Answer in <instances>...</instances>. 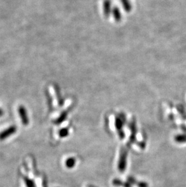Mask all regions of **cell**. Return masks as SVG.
<instances>
[{
  "label": "cell",
  "mask_w": 186,
  "mask_h": 187,
  "mask_svg": "<svg viewBox=\"0 0 186 187\" xmlns=\"http://www.w3.org/2000/svg\"><path fill=\"white\" fill-rule=\"evenodd\" d=\"M126 158H127V150L123 148L121 150L120 160L119 162V170L123 172L125 170L126 166Z\"/></svg>",
  "instance_id": "obj_1"
},
{
  "label": "cell",
  "mask_w": 186,
  "mask_h": 187,
  "mask_svg": "<svg viewBox=\"0 0 186 187\" xmlns=\"http://www.w3.org/2000/svg\"><path fill=\"white\" fill-rule=\"evenodd\" d=\"M16 129L17 128L16 126H12L2 131L0 133V141H3L11 136V135H12L16 131Z\"/></svg>",
  "instance_id": "obj_2"
},
{
  "label": "cell",
  "mask_w": 186,
  "mask_h": 187,
  "mask_svg": "<svg viewBox=\"0 0 186 187\" xmlns=\"http://www.w3.org/2000/svg\"><path fill=\"white\" fill-rule=\"evenodd\" d=\"M18 112H19V116L21 119V121L22 123H23V125L24 126H27L29 123V120H28V118L27 116V110L25 108V107L23 106H21L19 108H18Z\"/></svg>",
  "instance_id": "obj_3"
},
{
  "label": "cell",
  "mask_w": 186,
  "mask_h": 187,
  "mask_svg": "<svg viewBox=\"0 0 186 187\" xmlns=\"http://www.w3.org/2000/svg\"><path fill=\"white\" fill-rule=\"evenodd\" d=\"M113 184L116 185V186H123V187H131V185L129 183H126V182H123L119 180V179H114L112 181Z\"/></svg>",
  "instance_id": "obj_4"
},
{
  "label": "cell",
  "mask_w": 186,
  "mask_h": 187,
  "mask_svg": "<svg viewBox=\"0 0 186 187\" xmlns=\"http://www.w3.org/2000/svg\"><path fill=\"white\" fill-rule=\"evenodd\" d=\"M174 139L178 143H185L186 142V134H178L174 138Z\"/></svg>",
  "instance_id": "obj_5"
},
{
  "label": "cell",
  "mask_w": 186,
  "mask_h": 187,
  "mask_svg": "<svg viewBox=\"0 0 186 187\" xmlns=\"http://www.w3.org/2000/svg\"><path fill=\"white\" fill-rule=\"evenodd\" d=\"M23 179L27 187H36L34 181L32 179H29L28 177H27V176H23Z\"/></svg>",
  "instance_id": "obj_6"
},
{
  "label": "cell",
  "mask_w": 186,
  "mask_h": 187,
  "mask_svg": "<svg viewBox=\"0 0 186 187\" xmlns=\"http://www.w3.org/2000/svg\"><path fill=\"white\" fill-rule=\"evenodd\" d=\"M75 163H76V159H75V158H68L66 161V162H65L67 167L69 168H73L75 165Z\"/></svg>",
  "instance_id": "obj_7"
},
{
  "label": "cell",
  "mask_w": 186,
  "mask_h": 187,
  "mask_svg": "<svg viewBox=\"0 0 186 187\" xmlns=\"http://www.w3.org/2000/svg\"><path fill=\"white\" fill-rule=\"evenodd\" d=\"M131 138H130V141L131 142H133L134 141H135V134L136 133V126L135 123H133L131 125Z\"/></svg>",
  "instance_id": "obj_8"
},
{
  "label": "cell",
  "mask_w": 186,
  "mask_h": 187,
  "mask_svg": "<svg viewBox=\"0 0 186 187\" xmlns=\"http://www.w3.org/2000/svg\"><path fill=\"white\" fill-rule=\"evenodd\" d=\"M69 134V131L67 128H62L61 129L59 132V135L60 138L67 137Z\"/></svg>",
  "instance_id": "obj_9"
},
{
  "label": "cell",
  "mask_w": 186,
  "mask_h": 187,
  "mask_svg": "<svg viewBox=\"0 0 186 187\" xmlns=\"http://www.w3.org/2000/svg\"><path fill=\"white\" fill-rule=\"evenodd\" d=\"M116 128H117V129L118 130L119 132L123 131V130H121L122 127H123V121H122L121 119H120L119 118H117V119H116Z\"/></svg>",
  "instance_id": "obj_10"
},
{
  "label": "cell",
  "mask_w": 186,
  "mask_h": 187,
  "mask_svg": "<svg viewBox=\"0 0 186 187\" xmlns=\"http://www.w3.org/2000/svg\"><path fill=\"white\" fill-rule=\"evenodd\" d=\"M67 118V113L65 112H63L61 114L60 116L56 121L55 123H60L62 122H63Z\"/></svg>",
  "instance_id": "obj_11"
},
{
  "label": "cell",
  "mask_w": 186,
  "mask_h": 187,
  "mask_svg": "<svg viewBox=\"0 0 186 187\" xmlns=\"http://www.w3.org/2000/svg\"><path fill=\"white\" fill-rule=\"evenodd\" d=\"M138 187H148V185L146 182H137L136 183Z\"/></svg>",
  "instance_id": "obj_12"
},
{
  "label": "cell",
  "mask_w": 186,
  "mask_h": 187,
  "mask_svg": "<svg viewBox=\"0 0 186 187\" xmlns=\"http://www.w3.org/2000/svg\"><path fill=\"white\" fill-rule=\"evenodd\" d=\"M3 115H4V111H3V110L2 109L0 108V117L2 116Z\"/></svg>",
  "instance_id": "obj_13"
}]
</instances>
